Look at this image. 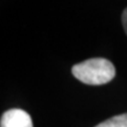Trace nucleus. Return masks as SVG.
I'll return each instance as SVG.
<instances>
[{"label": "nucleus", "mask_w": 127, "mask_h": 127, "mask_svg": "<svg viewBox=\"0 0 127 127\" xmlns=\"http://www.w3.org/2000/svg\"><path fill=\"white\" fill-rule=\"evenodd\" d=\"M72 74L87 85H104L116 76L113 64L106 58H90L72 67Z\"/></svg>", "instance_id": "1"}, {"label": "nucleus", "mask_w": 127, "mask_h": 127, "mask_svg": "<svg viewBox=\"0 0 127 127\" xmlns=\"http://www.w3.org/2000/svg\"><path fill=\"white\" fill-rule=\"evenodd\" d=\"M122 23H123V27H124V30L127 34V9L124 10L122 14Z\"/></svg>", "instance_id": "4"}, {"label": "nucleus", "mask_w": 127, "mask_h": 127, "mask_svg": "<svg viewBox=\"0 0 127 127\" xmlns=\"http://www.w3.org/2000/svg\"><path fill=\"white\" fill-rule=\"evenodd\" d=\"M95 127H127V113L112 117L97 124Z\"/></svg>", "instance_id": "3"}, {"label": "nucleus", "mask_w": 127, "mask_h": 127, "mask_svg": "<svg viewBox=\"0 0 127 127\" xmlns=\"http://www.w3.org/2000/svg\"><path fill=\"white\" fill-rule=\"evenodd\" d=\"M0 127H33V122L27 111L14 108L2 114Z\"/></svg>", "instance_id": "2"}]
</instances>
